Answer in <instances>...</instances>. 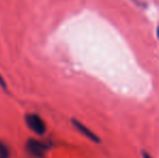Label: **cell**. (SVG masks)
Returning a JSON list of instances; mask_svg holds the SVG:
<instances>
[{
    "mask_svg": "<svg viewBox=\"0 0 159 158\" xmlns=\"http://www.w3.org/2000/svg\"><path fill=\"white\" fill-rule=\"evenodd\" d=\"M50 145L43 141L37 139H28L26 142V150L32 156L36 158H41L49 151Z\"/></svg>",
    "mask_w": 159,
    "mask_h": 158,
    "instance_id": "obj_1",
    "label": "cell"
},
{
    "mask_svg": "<svg viewBox=\"0 0 159 158\" xmlns=\"http://www.w3.org/2000/svg\"><path fill=\"white\" fill-rule=\"evenodd\" d=\"M25 121L28 128L32 131H34L35 133H37L39 135H42L46 133L47 131L46 122H44V120L38 114H35V113L27 114L25 117Z\"/></svg>",
    "mask_w": 159,
    "mask_h": 158,
    "instance_id": "obj_2",
    "label": "cell"
},
{
    "mask_svg": "<svg viewBox=\"0 0 159 158\" xmlns=\"http://www.w3.org/2000/svg\"><path fill=\"white\" fill-rule=\"evenodd\" d=\"M71 122H73L74 127H75L76 129H77L78 131H79L80 133H81L82 135H84L86 138H88L89 140H91V141H93L94 143H100L101 142V139L98 137V135L95 134L93 131H91L90 129L88 128L87 126H84L82 122H80L79 120L77 119H73L71 120Z\"/></svg>",
    "mask_w": 159,
    "mask_h": 158,
    "instance_id": "obj_3",
    "label": "cell"
},
{
    "mask_svg": "<svg viewBox=\"0 0 159 158\" xmlns=\"http://www.w3.org/2000/svg\"><path fill=\"white\" fill-rule=\"evenodd\" d=\"M10 157V151H9L8 146L0 141V158H9Z\"/></svg>",
    "mask_w": 159,
    "mask_h": 158,
    "instance_id": "obj_4",
    "label": "cell"
},
{
    "mask_svg": "<svg viewBox=\"0 0 159 158\" xmlns=\"http://www.w3.org/2000/svg\"><path fill=\"white\" fill-rule=\"evenodd\" d=\"M0 86H1V88L4 89V90L7 89V84H6V81L3 80V78L1 77V75H0Z\"/></svg>",
    "mask_w": 159,
    "mask_h": 158,
    "instance_id": "obj_5",
    "label": "cell"
},
{
    "mask_svg": "<svg viewBox=\"0 0 159 158\" xmlns=\"http://www.w3.org/2000/svg\"><path fill=\"white\" fill-rule=\"evenodd\" d=\"M142 157L143 158H153V157L151 156V155L148 154V153H146V152H143L142 153Z\"/></svg>",
    "mask_w": 159,
    "mask_h": 158,
    "instance_id": "obj_6",
    "label": "cell"
},
{
    "mask_svg": "<svg viewBox=\"0 0 159 158\" xmlns=\"http://www.w3.org/2000/svg\"><path fill=\"white\" fill-rule=\"evenodd\" d=\"M157 36H158V39H159V27L157 28Z\"/></svg>",
    "mask_w": 159,
    "mask_h": 158,
    "instance_id": "obj_7",
    "label": "cell"
}]
</instances>
